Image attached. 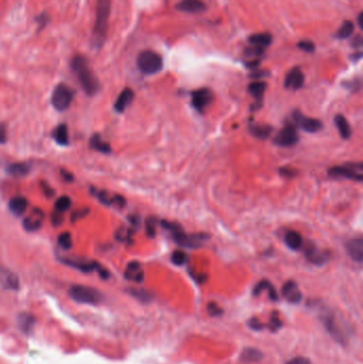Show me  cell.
<instances>
[{
    "label": "cell",
    "instance_id": "1",
    "mask_svg": "<svg viewBox=\"0 0 363 364\" xmlns=\"http://www.w3.org/2000/svg\"><path fill=\"white\" fill-rule=\"evenodd\" d=\"M70 66L79 80L82 89L88 95L93 96L99 90V82L97 77L89 66L88 60L83 55H75Z\"/></svg>",
    "mask_w": 363,
    "mask_h": 364
},
{
    "label": "cell",
    "instance_id": "2",
    "mask_svg": "<svg viewBox=\"0 0 363 364\" xmlns=\"http://www.w3.org/2000/svg\"><path fill=\"white\" fill-rule=\"evenodd\" d=\"M160 225L170 233L175 243H177L178 245L184 248L201 247L203 245V243L210 238L207 233L187 234L179 224L169 222V220L162 219L160 220Z\"/></svg>",
    "mask_w": 363,
    "mask_h": 364
},
{
    "label": "cell",
    "instance_id": "3",
    "mask_svg": "<svg viewBox=\"0 0 363 364\" xmlns=\"http://www.w3.org/2000/svg\"><path fill=\"white\" fill-rule=\"evenodd\" d=\"M111 13L110 0H98L96 4V16L93 29L92 44L95 48H102L106 38L108 24Z\"/></svg>",
    "mask_w": 363,
    "mask_h": 364
},
{
    "label": "cell",
    "instance_id": "4",
    "mask_svg": "<svg viewBox=\"0 0 363 364\" xmlns=\"http://www.w3.org/2000/svg\"><path fill=\"white\" fill-rule=\"evenodd\" d=\"M69 296L75 302L87 305H97L103 301V295L98 290L76 284L69 289Z\"/></svg>",
    "mask_w": 363,
    "mask_h": 364
},
{
    "label": "cell",
    "instance_id": "5",
    "mask_svg": "<svg viewBox=\"0 0 363 364\" xmlns=\"http://www.w3.org/2000/svg\"><path fill=\"white\" fill-rule=\"evenodd\" d=\"M137 64L139 69L145 75H155L162 69V56L153 51H145L138 56Z\"/></svg>",
    "mask_w": 363,
    "mask_h": 364
},
{
    "label": "cell",
    "instance_id": "6",
    "mask_svg": "<svg viewBox=\"0 0 363 364\" xmlns=\"http://www.w3.org/2000/svg\"><path fill=\"white\" fill-rule=\"evenodd\" d=\"M328 175L334 178H345L361 182L363 180V165L362 163H346L343 165L331 167Z\"/></svg>",
    "mask_w": 363,
    "mask_h": 364
},
{
    "label": "cell",
    "instance_id": "7",
    "mask_svg": "<svg viewBox=\"0 0 363 364\" xmlns=\"http://www.w3.org/2000/svg\"><path fill=\"white\" fill-rule=\"evenodd\" d=\"M61 261L64 264H66V265L72 266L76 269H79L80 272L83 273H92L96 270V272H98V274L101 275L103 279H108L110 277V273L108 272V269H105L101 265V264H98L95 261H90L80 258H62Z\"/></svg>",
    "mask_w": 363,
    "mask_h": 364
},
{
    "label": "cell",
    "instance_id": "8",
    "mask_svg": "<svg viewBox=\"0 0 363 364\" xmlns=\"http://www.w3.org/2000/svg\"><path fill=\"white\" fill-rule=\"evenodd\" d=\"M74 98V91L66 84H59L52 93V104L58 111H65L69 108Z\"/></svg>",
    "mask_w": 363,
    "mask_h": 364
},
{
    "label": "cell",
    "instance_id": "9",
    "mask_svg": "<svg viewBox=\"0 0 363 364\" xmlns=\"http://www.w3.org/2000/svg\"><path fill=\"white\" fill-rule=\"evenodd\" d=\"M298 140H300V135H298L296 128L293 125L288 124L277 133L274 143L280 147H291L297 144Z\"/></svg>",
    "mask_w": 363,
    "mask_h": 364
},
{
    "label": "cell",
    "instance_id": "10",
    "mask_svg": "<svg viewBox=\"0 0 363 364\" xmlns=\"http://www.w3.org/2000/svg\"><path fill=\"white\" fill-rule=\"evenodd\" d=\"M293 119L297 126H300L303 130L308 133H315L323 128L321 120L305 116L302 112L297 110L293 112Z\"/></svg>",
    "mask_w": 363,
    "mask_h": 364
},
{
    "label": "cell",
    "instance_id": "11",
    "mask_svg": "<svg viewBox=\"0 0 363 364\" xmlns=\"http://www.w3.org/2000/svg\"><path fill=\"white\" fill-rule=\"evenodd\" d=\"M212 101L213 94L209 89H199L192 93V106L199 113H204Z\"/></svg>",
    "mask_w": 363,
    "mask_h": 364
},
{
    "label": "cell",
    "instance_id": "12",
    "mask_svg": "<svg viewBox=\"0 0 363 364\" xmlns=\"http://www.w3.org/2000/svg\"><path fill=\"white\" fill-rule=\"evenodd\" d=\"M44 216H45L44 212H43L41 209L39 208L33 209L29 215H28L23 222V226L25 228V230L28 232H34V231L39 230L42 227L43 220H44Z\"/></svg>",
    "mask_w": 363,
    "mask_h": 364
},
{
    "label": "cell",
    "instance_id": "13",
    "mask_svg": "<svg viewBox=\"0 0 363 364\" xmlns=\"http://www.w3.org/2000/svg\"><path fill=\"white\" fill-rule=\"evenodd\" d=\"M0 285L5 290L17 291L19 289V278L12 270L0 267Z\"/></svg>",
    "mask_w": 363,
    "mask_h": 364
},
{
    "label": "cell",
    "instance_id": "14",
    "mask_svg": "<svg viewBox=\"0 0 363 364\" xmlns=\"http://www.w3.org/2000/svg\"><path fill=\"white\" fill-rule=\"evenodd\" d=\"M282 296L291 304H298L303 299V294L295 281H287L282 287Z\"/></svg>",
    "mask_w": 363,
    "mask_h": 364
},
{
    "label": "cell",
    "instance_id": "15",
    "mask_svg": "<svg viewBox=\"0 0 363 364\" xmlns=\"http://www.w3.org/2000/svg\"><path fill=\"white\" fill-rule=\"evenodd\" d=\"M345 248L354 261L359 263L363 261V240L361 238L352 239L346 242Z\"/></svg>",
    "mask_w": 363,
    "mask_h": 364
},
{
    "label": "cell",
    "instance_id": "16",
    "mask_svg": "<svg viewBox=\"0 0 363 364\" xmlns=\"http://www.w3.org/2000/svg\"><path fill=\"white\" fill-rule=\"evenodd\" d=\"M304 81L305 77L301 68L294 67L287 75L286 80H284V87L291 90H300L304 85Z\"/></svg>",
    "mask_w": 363,
    "mask_h": 364
},
{
    "label": "cell",
    "instance_id": "17",
    "mask_svg": "<svg viewBox=\"0 0 363 364\" xmlns=\"http://www.w3.org/2000/svg\"><path fill=\"white\" fill-rule=\"evenodd\" d=\"M125 278L127 280L133 281L137 283L143 282L144 280V270L138 261H132L128 264L125 270Z\"/></svg>",
    "mask_w": 363,
    "mask_h": 364
},
{
    "label": "cell",
    "instance_id": "18",
    "mask_svg": "<svg viewBox=\"0 0 363 364\" xmlns=\"http://www.w3.org/2000/svg\"><path fill=\"white\" fill-rule=\"evenodd\" d=\"M134 98V93L131 89L127 88L122 91V93L118 95L116 102L114 104V109L118 113H123L128 106H129Z\"/></svg>",
    "mask_w": 363,
    "mask_h": 364
},
{
    "label": "cell",
    "instance_id": "19",
    "mask_svg": "<svg viewBox=\"0 0 363 364\" xmlns=\"http://www.w3.org/2000/svg\"><path fill=\"white\" fill-rule=\"evenodd\" d=\"M206 4L202 0H181V1L176 5V9L188 12V13H199L206 10Z\"/></svg>",
    "mask_w": 363,
    "mask_h": 364
},
{
    "label": "cell",
    "instance_id": "20",
    "mask_svg": "<svg viewBox=\"0 0 363 364\" xmlns=\"http://www.w3.org/2000/svg\"><path fill=\"white\" fill-rule=\"evenodd\" d=\"M305 256L306 258L308 259V261H310L312 264H314V265L317 266H321L327 262V255L319 251V249L314 245H309L306 248Z\"/></svg>",
    "mask_w": 363,
    "mask_h": 364
},
{
    "label": "cell",
    "instance_id": "21",
    "mask_svg": "<svg viewBox=\"0 0 363 364\" xmlns=\"http://www.w3.org/2000/svg\"><path fill=\"white\" fill-rule=\"evenodd\" d=\"M264 290L268 292V296H269L270 301H273V302L278 301V293L276 292L275 288L273 287V284L267 280H261L258 284H256V287L253 290V294L254 296H258Z\"/></svg>",
    "mask_w": 363,
    "mask_h": 364
},
{
    "label": "cell",
    "instance_id": "22",
    "mask_svg": "<svg viewBox=\"0 0 363 364\" xmlns=\"http://www.w3.org/2000/svg\"><path fill=\"white\" fill-rule=\"evenodd\" d=\"M6 173H8L10 176L15 177V178L25 177L30 173V165L27 163H21V162L13 163L6 167Z\"/></svg>",
    "mask_w": 363,
    "mask_h": 364
},
{
    "label": "cell",
    "instance_id": "23",
    "mask_svg": "<svg viewBox=\"0 0 363 364\" xmlns=\"http://www.w3.org/2000/svg\"><path fill=\"white\" fill-rule=\"evenodd\" d=\"M284 242H286L287 246L292 249V251H298L303 247V237L302 235L294 231V230H290L286 233V237H284Z\"/></svg>",
    "mask_w": 363,
    "mask_h": 364
},
{
    "label": "cell",
    "instance_id": "24",
    "mask_svg": "<svg viewBox=\"0 0 363 364\" xmlns=\"http://www.w3.org/2000/svg\"><path fill=\"white\" fill-rule=\"evenodd\" d=\"M28 202L25 197H14L12 198L9 203V209L10 211L16 216L23 215L25 211L27 210Z\"/></svg>",
    "mask_w": 363,
    "mask_h": 364
},
{
    "label": "cell",
    "instance_id": "25",
    "mask_svg": "<svg viewBox=\"0 0 363 364\" xmlns=\"http://www.w3.org/2000/svg\"><path fill=\"white\" fill-rule=\"evenodd\" d=\"M334 124H336V126L338 128L340 135L344 140H348L351 138L352 128H351L350 124H348L347 119L343 115H341V114H338V115H336V117H334Z\"/></svg>",
    "mask_w": 363,
    "mask_h": 364
},
{
    "label": "cell",
    "instance_id": "26",
    "mask_svg": "<svg viewBox=\"0 0 363 364\" xmlns=\"http://www.w3.org/2000/svg\"><path fill=\"white\" fill-rule=\"evenodd\" d=\"M249 131L256 138L260 140H265L269 137V134L272 133L273 128L268 125H255L251 124L249 125Z\"/></svg>",
    "mask_w": 363,
    "mask_h": 364
},
{
    "label": "cell",
    "instance_id": "27",
    "mask_svg": "<svg viewBox=\"0 0 363 364\" xmlns=\"http://www.w3.org/2000/svg\"><path fill=\"white\" fill-rule=\"evenodd\" d=\"M240 358L244 362H258L263 358V354L257 348L247 347L242 351Z\"/></svg>",
    "mask_w": 363,
    "mask_h": 364
},
{
    "label": "cell",
    "instance_id": "28",
    "mask_svg": "<svg viewBox=\"0 0 363 364\" xmlns=\"http://www.w3.org/2000/svg\"><path fill=\"white\" fill-rule=\"evenodd\" d=\"M52 138L54 139V141L58 143L59 145L62 146H66L68 145V129L67 126L61 124L58 127L55 128L53 133H52Z\"/></svg>",
    "mask_w": 363,
    "mask_h": 364
},
{
    "label": "cell",
    "instance_id": "29",
    "mask_svg": "<svg viewBox=\"0 0 363 364\" xmlns=\"http://www.w3.org/2000/svg\"><path fill=\"white\" fill-rule=\"evenodd\" d=\"M267 84L263 81H256L253 82L248 85V92L251 93V95L257 99L258 102H261V99L263 98V95L266 91Z\"/></svg>",
    "mask_w": 363,
    "mask_h": 364
},
{
    "label": "cell",
    "instance_id": "30",
    "mask_svg": "<svg viewBox=\"0 0 363 364\" xmlns=\"http://www.w3.org/2000/svg\"><path fill=\"white\" fill-rule=\"evenodd\" d=\"M249 43L253 46H258V47H267L270 43H272V35L269 33H258L254 34L248 39Z\"/></svg>",
    "mask_w": 363,
    "mask_h": 364
},
{
    "label": "cell",
    "instance_id": "31",
    "mask_svg": "<svg viewBox=\"0 0 363 364\" xmlns=\"http://www.w3.org/2000/svg\"><path fill=\"white\" fill-rule=\"evenodd\" d=\"M91 147L95 149L97 152H101L103 154H110L111 153V146L108 144V143L104 142V140H102V138L99 137L98 134H95L93 138L91 139L90 142Z\"/></svg>",
    "mask_w": 363,
    "mask_h": 364
},
{
    "label": "cell",
    "instance_id": "32",
    "mask_svg": "<svg viewBox=\"0 0 363 364\" xmlns=\"http://www.w3.org/2000/svg\"><path fill=\"white\" fill-rule=\"evenodd\" d=\"M18 322H19L20 329L26 333H29L33 329V326L35 324V318L29 313H23L19 315Z\"/></svg>",
    "mask_w": 363,
    "mask_h": 364
},
{
    "label": "cell",
    "instance_id": "33",
    "mask_svg": "<svg viewBox=\"0 0 363 364\" xmlns=\"http://www.w3.org/2000/svg\"><path fill=\"white\" fill-rule=\"evenodd\" d=\"M355 30V25L351 20H345L340 27V29L337 32L339 39H347L350 38Z\"/></svg>",
    "mask_w": 363,
    "mask_h": 364
},
{
    "label": "cell",
    "instance_id": "34",
    "mask_svg": "<svg viewBox=\"0 0 363 364\" xmlns=\"http://www.w3.org/2000/svg\"><path fill=\"white\" fill-rule=\"evenodd\" d=\"M129 293L133 297L139 299V301L142 302V303L151 302L152 298H153V295H152L151 292H148L144 289H131V290H129Z\"/></svg>",
    "mask_w": 363,
    "mask_h": 364
},
{
    "label": "cell",
    "instance_id": "35",
    "mask_svg": "<svg viewBox=\"0 0 363 364\" xmlns=\"http://www.w3.org/2000/svg\"><path fill=\"white\" fill-rule=\"evenodd\" d=\"M170 259H172V262L175 264V265L177 266H183L184 264H186L189 260V256L186 252L183 251H175L173 254H172V257H170Z\"/></svg>",
    "mask_w": 363,
    "mask_h": 364
},
{
    "label": "cell",
    "instance_id": "36",
    "mask_svg": "<svg viewBox=\"0 0 363 364\" xmlns=\"http://www.w3.org/2000/svg\"><path fill=\"white\" fill-rule=\"evenodd\" d=\"M132 235H133V231L130 228L127 227H120L119 229L116 231L115 238L123 243H128L132 241Z\"/></svg>",
    "mask_w": 363,
    "mask_h": 364
},
{
    "label": "cell",
    "instance_id": "37",
    "mask_svg": "<svg viewBox=\"0 0 363 364\" xmlns=\"http://www.w3.org/2000/svg\"><path fill=\"white\" fill-rule=\"evenodd\" d=\"M70 205H72V201H70V198L68 196H62L54 204L55 211L61 212V213L65 212L69 209Z\"/></svg>",
    "mask_w": 363,
    "mask_h": 364
},
{
    "label": "cell",
    "instance_id": "38",
    "mask_svg": "<svg viewBox=\"0 0 363 364\" xmlns=\"http://www.w3.org/2000/svg\"><path fill=\"white\" fill-rule=\"evenodd\" d=\"M281 327H282V322H281V319L279 318V313L276 312V311H273L272 315H270V318H269L268 328L273 332H276V331H278Z\"/></svg>",
    "mask_w": 363,
    "mask_h": 364
},
{
    "label": "cell",
    "instance_id": "39",
    "mask_svg": "<svg viewBox=\"0 0 363 364\" xmlns=\"http://www.w3.org/2000/svg\"><path fill=\"white\" fill-rule=\"evenodd\" d=\"M58 243H59V245L63 249H70V248H72V246H73L72 235H70L69 232H64V233H62L61 235H59Z\"/></svg>",
    "mask_w": 363,
    "mask_h": 364
},
{
    "label": "cell",
    "instance_id": "40",
    "mask_svg": "<svg viewBox=\"0 0 363 364\" xmlns=\"http://www.w3.org/2000/svg\"><path fill=\"white\" fill-rule=\"evenodd\" d=\"M159 224V220L156 219L155 217H149L146 220V232L148 237L154 238L156 235V227Z\"/></svg>",
    "mask_w": 363,
    "mask_h": 364
},
{
    "label": "cell",
    "instance_id": "41",
    "mask_svg": "<svg viewBox=\"0 0 363 364\" xmlns=\"http://www.w3.org/2000/svg\"><path fill=\"white\" fill-rule=\"evenodd\" d=\"M96 195L99 199V202H101L102 204H104L105 206L113 205V197H114V196H111L106 191L98 192V193H96Z\"/></svg>",
    "mask_w": 363,
    "mask_h": 364
},
{
    "label": "cell",
    "instance_id": "42",
    "mask_svg": "<svg viewBox=\"0 0 363 364\" xmlns=\"http://www.w3.org/2000/svg\"><path fill=\"white\" fill-rule=\"evenodd\" d=\"M223 309L220 308V307L214 303V302H211L209 305H208V313L210 316H220L223 314Z\"/></svg>",
    "mask_w": 363,
    "mask_h": 364
},
{
    "label": "cell",
    "instance_id": "43",
    "mask_svg": "<svg viewBox=\"0 0 363 364\" xmlns=\"http://www.w3.org/2000/svg\"><path fill=\"white\" fill-rule=\"evenodd\" d=\"M298 48H301L302 51L306 52H313L315 49V45L314 43L311 41H301L298 43Z\"/></svg>",
    "mask_w": 363,
    "mask_h": 364
},
{
    "label": "cell",
    "instance_id": "44",
    "mask_svg": "<svg viewBox=\"0 0 363 364\" xmlns=\"http://www.w3.org/2000/svg\"><path fill=\"white\" fill-rule=\"evenodd\" d=\"M248 326L251 329L255 330V331H260L261 329L264 328V325H263L260 320L257 317H252L251 319L248 320Z\"/></svg>",
    "mask_w": 363,
    "mask_h": 364
},
{
    "label": "cell",
    "instance_id": "45",
    "mask_svg": "<svg viewBox=\"0 0 363 364\" xmlns=\"http://www.w3.org/2000/svg\"><path fill=\"white\" fill-rule=\"evenodd\" d=\"M49 20H51V17H49L47 13L40 14V15L37 17V23L39 24V31L42 30L43 28H44L49 23Z\"/></svg>",
    "mask_w": 363,
    "mask_h": 364
},
{
    "label": "cell",
    "instance_id": "46",
    "mask_svg": "<svg viewBox=\"0 0 363 364\" xmlns=\"http://www.w3.org/2000/svg\"><path fill=\"white\" fill-rule=\"evenodd\" d=\"M263 49L264 48L258 47V46H253V47L247 48L245 51V53L247 56H258L263 53Z\"/></svg>",
    "mask_w": 363,
    "mask_h": 364
},
{
    "label": "cell",
    "instance_id": "47",
    "mask_svg": "<svg viewBox=\"0 0 363 364\" xmlns=\"http://www.w3.org/2000/svg\"><path fill=\"white\" fill-rule=\"evenodd\" d=\"M279 174L286 178H291L296 175V170L291 167H281L279 168Z\"/></svg>",
    "mask_w": 363,
    "mask_h": 364
},
{
    "label": "cell",
    "instance_id": "48",
    "mask_svg": "<svg viewBox=\"0 0 363 364\" xmlns=\"http://www.w3.org/2000/svg\"><path fill=\"white\" fill-rule=\"evenodd\" d=\"M52 224H53L54 226H59V225H61V224H62L64 217H63V215H62V213H61V212L55 211V212L52 214Z\"/></svg>",
    "mask_w": 363,
    "mask_h": 364
},
{
    "label": "cell",
    "instance_id": "49",
    "mask_svg": "<svg viewBox=\"0 0 363 364\" xmlns=\"http://www.w3.org/2000/svg\"><path fill=\"white\" fill-rule=\"evenodd\" d=\"M287 364H312V363L309 359L304 358V357H296V358L290 360Z\"/></svg>",
    "mask_w": 363,
    "mask_h": 364
},
{
    "label": "cell",
    "instance_id": "50",
    "mask_svg": "<svg viewBox=\"0 0 363 364\" xmlns=\"http://www.w3.org/2000/svg\"><path fill=\"white\" fill-rule=\"evenodd\" d=\"M113 205L117 206L118 208H123V207L126 205L125 198L119 195H115L114 197H113Z\"/></svg>",
    "mask_w": 363,
    "mask_h": 364
},
{
    "label": "cell",
    "instance_id": "51",
    "mask_svg": "<svg viewBox=\"0 0 363 364\" xmlns=\"http://www.w3.org/2000/svg\"><path fill=\"white\" fill-rule=\"evenodd\" d=\"M6 141V129L4 125L0 124V144H2Z\"/></svg>",
    "mask_w": 363,
    "mask_h": 364
},
{
    "label": "cell",
    "instance_id": "52",
    "mask_svg": "<svg viewBox=\"0 0 363 364\" xmlns=\"http://www.w3.org/2000/svg\"><path fill=\"white\" fill-rule=\"evenodd\" d=\"M88 213L87 210H81V211H77L73 214V220H76L78 218H80L82 216H85V214Z\"/></svg>",
    "mask_w": 363,
    "mask_h": 364
},
{
    "label": "cell",
    "instance_id": "53",
    "mask_svg": "<svg viewBox=\"0 0 363 364\" xmlns=\"http://www.w3.org/2000/svg\"><path fill=\"white\" fill-rule=\"evenodd\" d=\"M259 64H260V62L258 60H253L251 62H247L246 65H247L248 68H256V67L259 66Z\"/></svg>",
    "mask_w": 363,
    "mask_h": 364
},
{
    "label": "cell",
    "instance_id": "54",
    "mask_svg": "<svg viewBox=\"0 0 363 364\" xmlns=\"http://www.w3.org/2000/svg\"><path fill=\"white\" fill-rule=\"evenodd\" d=\"M353 42H354V43H353V45H354L355 47H360V46L362 45V39H361L360 35H359V37L356 38Z\"/></svg>",
    "mask_w": 363,
    "mask_h": 364
},
{
    "label": "cell",
    "instance_id": "55",
    "mask_svg": "<svg viewBox=\"0 0 363 364\" xmlns=\"http://www.w3.org/2000/svg\"><path fill=\"white\" fill-rule=\"evenodd\" d=\"M61 173H62V176H63L64 178H65V179H66L67 181H70V180L73 179V176L70 175V173L65 172V170H61Z\"/></svg>",
    "mask_w": 363,
    "mask_h": 364
},
{
    "label": "cell",
    "instance_id": "56",
    "mask_svg": "<svg viewBox=\"0 0 363 364\" xmlns=\"http://www.w3.org/2000/svg\"><path fill=\"white\" fill-rule=\"evenodd\" d=\"M362 18H363V14H362V13H360V14H359V16H358V25H359V27L361 28V29H362V27H363Z\"/></svg>",
    "mask_w": 363,
    "mask_h": 364
}]
</instances>
